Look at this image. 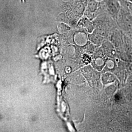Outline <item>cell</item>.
<instances>
[{
	"mask_svg": "<svg viewBox=\"0 0 132 132\" xmlns=\"http://www.w3.org/2000/svg\"><path fill=\"white\" fill-rule=\"evenodd\" d=\"M121 5L116 22L124 34L132 39V14L127 6V0H119Z\"/></svg>",
	"mask_w": 132,
	"mask_h": 132,
	"instance_id": "6da1fadb",
	"label": "cell"
},
{
	"mask_svg": "<svg viewBox=\"0 0 132 132\" xmlns=\"http://www.w3.org/2000/svg\"><path fill=\"white\" fill-rule=\"evenodd\" d=\"M102 9L116 22L121 10V5L119 0H103L100 1Z\"/></svg>",
	"mask_w": 132,
	"mask_h": 132,
	"instance_id": "7a4b0ae2",
	"label": "cell"
},
{
	"mask_svg": "<svg viewBox=\"0 0 132 132\" xmlns=\"http://www.w3.org/2000/svg\"><path fill=\"white\" fill-rule=\"evenodd\" d=\"M102 10L100 1L88 0L84 15L93 21L101 12Z\"/></svg>",
	"mask_w": 132,
	"mask_h": 132,
	"instance_id": "3957f363",
	"label": "cell"
},
{
	"mask_svg": "<svg viewBox=\"0 0 132 132\" xmlns=\"http://www.w3.org/2000/svg\"><path fill=\"white\" fill-rule=\"evenodd\" d=\"M77 24L82 28H86L89 32H92L94 28V22L84 15L79 20Z\"/></svg>",
	"mask_w": 132,
	"mask_h": 132,
	"instance_id": "277c9868",
	"label": "cell"
},
{
	"mask_svg": "<svg viewBox=\"0 0 132 132\" xmlns=\"http://www.w3.org/2000/svg\"><path fill=\"white\" fill-rule=\"evenodd\" d=\"M90 40L95 44H99L102 42L103 37L94 30V32L89 36Z\"/></svg>",
	"mask_w": 132,
	"mask_h": 132,
	"instance_id": "5b68a950",
	"label": "cell"
},
{
	"mask_svg": "<svg viewBox=\"0 0 132 132\" xmlns=\"http://www.w3.org/2000/svg\"><path fill=\"white\" fill-rule=\"evenodd\" d=\"M114 99L117 102H120L122 99V96H121V94L118 93L115 95L114 96Z\"/></svg>",
	"mask_w": 132,
	"mask_h": 132,
	"instance_id": "8992f818",
	"label": "cell"
},
{
	"mask_svg": "<svg viewBox=\"0 0 132 132\" xmlns=\"http://www.w3.org/2000/svg\"><path fill=\"white\" fill-rule=\"evenodd\" d=\"M128 84L132 87V73L128 76L127 79Z\"/></svg>",
	"mask_w": 132,
	"mask_h": 132,
	"instance_id": "52a82bcc",
	"label": "cell"
},
{
	"mask_svg": "<svg viewBox=\"0 0 132 132\" xmlns=\"http://www.w3.org/2000/svg\"><path fill=\"white\" fill-rule=\"evenodd\" d=\"M127 6L128 9V10H129V11L132 14V3L127 1Z\"/></svg>",
	"mask_w": 132,
	"mask_h": 132,
	"instance_id": "ba28073f",
	"label": "cell"
},
{
	"mask_svg": "<svg viewBox=\"0 0 132 132\" xmlns=\"http://www.w3.org/2000/svg\"><path fill=\"white\" fill-rule=\"evenodd\" d=\"M128 2H130V3H132V0H127Z\"/></svg>",
	"mask_w": 132,
	"mask_h": 132,
	"instance_id": "9c48e42d",
	"label": "cell"
},
{
	"mask_svg": "<svg viewBox=\"0 0 132 132\" xmlns=\"http://www.w3.org/2000/svg\"><path fill=\"white\" fill-rule=\"evenodd\" d=\"M98 1H103V0H97Z\"/></svg>",
	"mask_w": 132,
	"mask_h": 132,
	"instance_id": "30bf717a",
	"label": "cell"
}]
</instances>
